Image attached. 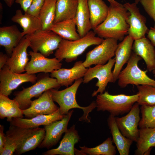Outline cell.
Wrapping results in <instances>:
<instances>
[{
    "label": "cell",
    "instance_id": "6da1fadb",
    "mask_svg": "<svg viewBox=\"0 0 155 155\" xmlns=\"http://www.w3.org/2000/svg\"><path fill=\"white\" fill-rule=\"evenodd\" d=\"M105 20L94 30L98 36L122 41L128 34L129 26L127 22L130 13L123 5L110 4Z\"/></svg>",
    "mask_w": 155,
    "mask_h": 155
},
{
    "label": "cell",
    "instance_id": "7a4b0ae2",
    "mask_svg": "<svg viewBox=\"0 0 155 155\" xmlns=\"http://www.w3.org/2000/svg\"><path fill=\"white\" fill-rule=\"evenodd\" d=\"M83 82L82 78L76 80L71 86L62 90L53 88L50 89L51 94L54 102L57 103L59 106L61 114L65 115L70 110L73 108H79L83 110V115L79 119L80 121H85L90 123L89 113L96 107L95 101L92 102L86 107H82L78 104L76 99V95L78 89Z\"/></svg>",
    "mask_w": 155,
    "mask_h": 155
},
{
    "label": "cell",
    "instance_id": "3957f363",
    "mask_svg": "<svg viewBox=\"0 0 155 155\" xmlns=\"http://www.w3.org/2000/svg\"><path fill=\"white\" fill-rule=\"evenodd\" d=\"M96 34L90 31L84 36L74 40L62 39L56 50L55 56L60 61L65 59L69 63L75 60L89 47L100 44L104 39L96 36Z\"/></svg>",
    "mask_w": 155,
    "mask_h": 155
},
{
    "label": "cell",
    "instance_id": "277c9868",
    "mask_svg": "<svg viewBox=\"0 0 155 155\" xmlns=\"http://www.w3.org/2000/svg\"><path fill=\"white\" fill-rule=\"evenodd\" d=\"M138 97V93L131 95H113L105 91L97 95L95 101L97 111H107L115 117L122 115L129 111Z\"/></svg>",
    "mask_w": 155,
    "mask_h": 155
},
{
    "label": "cell",
    "instance_id": "5b68a950",
    "mask_svg": "<svg viewBox=\"0 0 155 155\" xmlns=\"http://www.w3.org/2000/svg\"><path fill=\"white\" fill-rule=\"evenodd\" d=\"M142 59L135 53H132L126 66L119 75L118 84L120 88H125L129 84L137 86L148 85L155 87V80L147 74L148 70H142L138 67V63Z\"/></svg>",
    "mask_w": 155,
    "mask_h": 155
},
{
    "label": "cell",
    "instance_id": "8992f818",
    "mask_svg": "<svg viewBox=\"0 0 155 155\" xmlns=\"http://www.w3.org/2000/svg\"><path fill=\"white\" fill-rule=\"evenodd\" d=\"M61 86L56 79L46 76L32 86L15 92L13 99L18 103L21 109H26L30 106L32 98L40 96L42 93L51 89H57Z\"/></svg>",
    "mask_w": 155,
    "mask_h": 155
},
{
    "label": "cell",
    "instance_id": "52a82bcc",
    "mask_svg": "<svg viewBox=\"0 0 155 155\" xmlns=\"http://www.w3.org/2000/svg\"><path fill=\"white\" fill-rule=\"evenodd\" d=\"M30 42V47L33 51L39 52L47 57L57 49L62 38L51 30H38L34 33L25 36Z\"/></svg>",
    "mask_w": 155,
    "mask_h": 155
},
{
    "label": "cell",
    "instance_id": "ba28073f",
    "mask_svg": "<svg viewBox=\"0 0 155 155\" xmlns=\"http://www.w3.org/2000/svg\"><path fill=\"white\" fill-rule=\"evenodd\" d=\"M115 63L114 58L111 59L104 65H97L88 69L83 77V82L87 84L94 78L98 80L95 85L98 88L93 92L92 97L97 96L98 93H104L108 83H114L112 70Z\"/></svg>",
    "mask_w": 155,
    "mask_h": 155
},
{
    "label": "cell",
    "instance_id": "9c48e42d",
    "mask_svg": "<svg viewBox=\"0 0 155 155\" xmlns=\"http://www.w3.org/2000/svg\"><path fill=\"white\" fill-rule=\"evenodd\" d=\"M117 40L107 38L92 50L88 52L83 64L86 68L92 65H104L115 56L117 46Z\"/></svg>",
    "mask_w": 155,
    "mask_h": 155
},
{
    "label": "cell",
    "instance_id": "30bf717a",
    "mask_svg": "<svg viewBox=\"0 0 155 155\" xmlns=\"http://www.w3.org/2000/svg\"><path fill=\"white\" fill-rule=\"evenodd\" d=\"M35 74L18 73L12 72L5 65L0 70V94L8 96L12 91L23 83L36 82Z\"/></svg>",
    "mask_w": 155,
    "mask_h": 155
},
{
    "label": "cell",
    "instance_id": "8fae6325",
    "mask_svg": "<svg viewBox=\"0 0 155 155\" xmlns=\"http://www.w3.org/2000/svg\"><path fill=\"white\" fill-rule=\"evenodd\" d=\"M139 105L135 103L126 115L115 117L117 125L122 134L133 142H137L139 135L138 128L141 119Z\"/></svg>",
    "mask_w": 155,
    "mask_h": 155
},
{
    "label": "cell",
    "instance_id": "7c38bea8",
    "mask_svg": "<svg viewBox=\"0 0 155 155\" xmlns=\"http://www.w3.org/2000/svg\"><path fill=\"white\" fill-rule=\"evenodd\" d=\"M137 4L128 2L123 5L130 13L127 20L129 26L128 34L134 40L145 37L149 30L146 25V18L140 13Z\"/></svg>",
    "mask_w": 155,
    "mask_h": 155
},
{
    "label": "cell",
    "instance_id": "4fadbf2b",
    "mask_svg": "<svg viewBox=\"0 0 155 155\" xmlns=\"http://www.w3.org/2000/svg\"><path fill=\"white\" fill-rule=\"evenodd\" d=\"M73 111V110L69 111L62 119L44 126L45 135L38 147L39 148L49 149L57 144L62 134L67 130L68 123Z\"/></svg>",
    "mask_w": 155,
    "mask_h": 155
},
{
    "label": "cell",
    "instance_id": "5bb4252c",
    "mask_svg": "<svg viewBox=\"0 0 155 155\" xmlns=\"http://www.w3.org/2000/svg\"><path fill=\"white\" fill-rule=\"evenodd\" d=\"M31 59L25 68L26 72L35 74L40 72L52 73L61 68L62 63L56 57L48 58L39 52L30 51Z\"/></svg>",
    "mask_w": 155,
    "mask_h": 155
},
{
    "label": "cell",
    "instance_id": "9a60e30c",
    "mask_svg": "<svg viewBox=\"0 0 155 155\" xmlns=\"http://www.w3.org/2000/svg\"><path fill=\"white\" fill-rule=\"evenodd\" d=\"M59 108L54 103L49 90L43 93L38 99L32 101L29 108L22 111L23 115L30 119L39 115L51 114Z\"/></svg>",
    "mask_w": 155,
    "mask_h": 155
},
{
    "label": "cell",
    "instance_id": "2e32d148",
    "mask_svg": "<svg viewBox=\"0 0 155 155\" xmlns=\"http://www.w3.org/2000/svg\"><path fill=\"white\" fill-rule=\"evenodd\" d=\"M30 45L29 39L24 36L14 48L6 64L11 71L18 73L26 71L25 68L29 60L27 50Z\"/></svg>",
    "mask_w": 155,
    "mask_h": 155
},
{
    "label": "cell",
    "instance_id": "e0dca14e",
    "mask_svg": "<svg viewBox=\"0 0 155 155\" xmlns=\"http://www.w3.org/2000/svg\"><path fill=\"white\" fill-rule=\"evenodd\" d=\"M36 128H24L10 124L8 130L6 132L4 148L0 155H13L17 148Z\"/></svg>",
    "mask_w": 155,
    "mask_h": 155
},
{
    "label": "cell",
    "instance_id": "ac0fdd59",
    "mask_svg": "<svg viewBox=\"0 0 155 155\" xmlns=\"http://www.w3.org/2000/svg\"><path fill=\"white\" fill-rule=\"evenodd\" d=\"M83 61H80L74 63L70 69L60 68L53 71L51 77L56 79L61 86L68 87L76 80L83 77L88 68L85 67Z\"/></svg>",
    "mask_w": 155,
    "mask_h": 155
},
{
    "label": "cell",
    "instance_id": "d6986e66",
    "mask_svg": "<svg viewBox=\"0 0 155 155\" xmlns=\"http://www.w3.org/2000/svg\"><path fill=\"white\" fill-rule=\"evenodd\" d=\"M80 138L75 125L68 129L57 148L49 150L42 153L44 155H74L75 145L80 140Z\"/></svg>",
    "mask_w": 155,
    "mask_h": 155
},
{
    "label": "cell",
    "instance_id": "ffe728a7",
    "mask_svg": "<svg viewBox=\"0 0 155 155\" xmlns=\"http://www.w3.org/2000/svg\"><path fill=\"white\" fill-rule=\"evenodd\" d=\"M134 40L128 35L118 44L115 52L114 67L112 71L114 83L118 80L123 66L127 63L131 56Z\"/></svg>",
    "mask_w": 155,
    "mask_h": 155
},
{
    "label": "cell",
    "instance_id": "44dd1931",
    "mask_svg": "<svg viewBox=\"0 0 155 155\" xmlns=\"http://www.w3.org/2000/svg\"><path fill=\"white\" fill-rule=\"evenodd\" d=\"M65 115L61 114L59 108L56 111L50 114L39 115L28 119L13 118L10 124L24 128H35L61 120Z\"/></svg>",
    "mask_w": 155,
    "mask_h": 155
},
{
    "label": "cell",
    "instance_id": "7402d4cb",
    "mask_svg": "<svg viewBox=\"0 0 155 155\" xmlns=\"http://www.w3.org/2000/svg\"><path fill=\"white\" fill-rule=\"evenodd\" d=\"M150 40L147 38L134 40L132 50L145 61L147 70L150 72L155 69V49Z\"/></svg>",
    "mask_w": 155,
    "mask_h": 155
},
{
    "label": "cell",
    "instance_id": "603a6c76",
    "mask_svg": "<svg viewBox=\"0 0 155 155\" xmlns=\"http://www.w3.org/2000/svg\"><path fill=\"white\" fill-rule=\"evenodd\" d=\"M24 37L16 25L0 28V45L4 48L8 55H11L14 48Z\"/></svg>",
    "mask_w": 155,
    "mask_h": 155
},
{
    "label": "cell",
    "instance_id": "cb8c5ba5",
    "mask_svg": "<svg viewBox=\"0 0 155 155\" xmlns=\"http://www.w3.org/2000/svg\"><path fill=\"white\" fill-rule=\"evenodd\" d=\"M108 125L112 136V141L115 145L120 155H128L133 141L124 136L119 129L115 117L110 115L107 119Z\"/></svg>",
    "mask_w": 155,
    "mask_h": 155
},
{
    "label": "cell",
    "instance_id": "d4e9b609",
    "mask_svg": "<svg viewBox=\"0 0 155 155\" xmlns=\"http://www.w3.org/2000/svg\"><path fill=\"white\" fill-rule=\"evenodd\" d=\"M11 20L13 22L18 24L22 28V33L24 36L41 29V22L39 17L33 16L26 12L23 14L20 9L16 10Z\"/></svg>",
    "mask_w": 155,
    "mask_h": 155
},
{
    "label": "cell",
    "instance_id": "484cf974",
    "mask_svg": "<svg viewBox=\"0 0 155 155\" xmlns=\"http://www.w3.org/2000/svg\"><path fill=\"white\" fill-rule=\"evenodd\" d=\"M77 31L81 38L92 29L88 0H78V7L74 18Z\"/></svg>",
    "mask_w": 155,
    "mask_h": 155
},
{
    "label": "cell",
    "instance_id": "4316f807",
    "mask_svg": "<svg viewBox=\"0 0 155 155\" xmlns=\"http://www.w3.org/2000/svg\"><path fill=\"white\" fill-rule=\"evenodd\" d=\"M135 155L150 154L152 148L155 147V128H144L139 129Z\"/></svg>",
    "mask_w": 155,
    "mask_h": 155
},
{
    "label": "cell",
    "instance_id": "83f0119b",
    "mask_svg": "<svg viewBox=\"0 0 155 155\" xmlns=\"http://www.w3.org/2000/svg\"><path fill=\"white\" fill-rule=\"evenodd\" d=\"M78 0H57L54 24L74 18Z\"/></svg>",
    "mask_w": 155,
    "mask_h": 155
},
{
    "label": "cell",
    "instance_id": "f1b7e54d",
    "mask_svg": "<svg viewBox=\"0 0 155 155\" xmlns=\"http://www.w3.org/2000/svg\"><path fill=\"white\" fill-rule=\"evenodd\" d=\"M22 111L18 103L8 96L0 94V118H7V121L10 122L13 118H23Z\"/></svg>",
    "mask_w": 155,
    "mask_h": 155
},
{
    "label": "cell",
    "instance_id": "f546056e",
    "mask_svg": "<svg viewBox=\"0 0 155 155\" xmlns=\"http://www.w3.org/2000/svg\"><path fill=\"white\" fill-rule=\"evenodd\" d=\"M92 28L94 30L106 18L108 8L102 0H88Z\"/></svg>",
    "mask_w": 155,
    "mask_h": 155
},
{
    "label": "cell",
    "instance_id": "4dcf8cb0",
    "mask_svg": "<svg viewBox=\"0 0 155 155\" xmlns=\"http://www.w3.org/2000/svg\"><path fill=\"white\" fill-rule=\"evenodd\" d=\"M76 26L74 18L54 24L50 30L59 35L62 39L74 40L81 38L77 32Z\"/></svg>",
    "mask_w": 155,
    "mask_h": 155
},
{
    "label": "cell",
    "instance_id": "1f68e13d",
    "mask_svg": "<svg viewBox=\"0 0 155 155\" xmlns=\"http://www.w3.org/2000/svg\"><path fill=\"white\" fill-rule=\"evenodd\" d=\"M112 138L109 137L99 145L92 148L80 146V150L75 148V154L82 155H115L116 147L113 144Z\"/></svg>",
    "mask_w": 155,
    "mask_h": 155
},
{
    "label": "cell",
    "instance_id": "d6a6232c",
    "mask_svg": "<svg viewBox=\"0 0 155 155\" xmlns=\"http://www.w3.org/2000/svg\"><path fill=\"white\" fill-rule=\"evenodd\" d=\"M45 135L44 128H36L30 135L16 149L15 152L20 155L38 147Z\"/></svg>",
    "mask_w": 155,
    "mask_h": 155
},
{
    "label": "cell",
    "instance_id": "836d02e7",
    "mask_svg": "<svg viewBox=\"0 0 155 155\" xmlns=\"http://www.w3.org/2000/svg\"><path fill=\"white\" fill-rule=\"evenodd\" d=\"M56 1L57 0H45L44 3L39 16L42 30H50L53 24Z\"/></svg>",
    "mask_w": 155,
    "mask_h": 155
},
{
    "label": "cell",
    "instance_id": "e575fe53",
    "mask_svg": "<svg viewBox=\"0 0 155 155\" xmlns=\"http://www.w3.org/2000/svg\"><path fill=\"white\" fill-rule=\"evenodd\" d=\"M139 94L137 103L140 105H155V87L148 85L137 86Z\"/></svg>",
    "mask_w": 155,
    "mask_h": 155
},
{
    "label": "cell",
    "instance_id": "d590c367",
    "mask_svg": "<svg viewBox=\"0 0 155 155\" xmlns=\"http://www.w3.org/2000/svg\"><path fill=\"white\" fill-rule=\"evenodd\" d=\"M140 109L142 117L139 128H155V105H141Z\"/></svg>",
    "mask_w": 155,
    "mask_h": 155
},
{
    "label": "cell",
    "instance_id": "8d00e7d4",
    "mask_svg": "<svg viewBox=\"0 0 155 155\" xmlns=\"http://www.w3.org/2000/svg\"><path fill=\"white\" fill-rule=\"evenodd\" d=\"M145 11L154 20L155 28V0H140Z\"/></svg>",
    "mask_w": 155,
    "mask_h": 155
},
{
    "label": "cell",
    "instance_id": "74e56055",
    "mask_svg": "<svg viewBox=\"0 0 155 155\" xmlns=\"http://www.w3.org/2000/svg\"><path fill=\"white\" fill-rule=\"evenodd\" d=\"M45 0H33L28 9L25 12L39 17L40 11Z\"/></svg>",
    "mask_w": 155,
    "mask_h": 155
},
{
    "label": "cell",
    "instance_id": "f35d334b",
    "mask_svg": "<svg viewBox=\"0 0 155 155\" xmlns=\"http://www.w3.org/2000/svg\"><path fill=\"white\" fill-rule=\"evenodd\" d=\"M33 0H15L16 3L19 4L24 12H26L31 5Z\"/></svg>",
    "mask_w": 155,
    "mask_h": 155
},
{
    "label": "cell",
    "instance_id": "ab89813d",
    "mask_svg": "<svg viewBox=\"0 0 155 155\" xmlns=\"http://www.w3.org/2000/svg\"><path fill=\"white\" fill-rule=\"evenodd\" d=\"M4 127L0 125V154L3 151L6 141L5 135L4 133Z\"/></svg>",
    "mask_w": 155,
    "mask_h": 155
},
{
    "label": "cell",
    "instance_id": "60d3db41",
    "mask_svg": "<svg viewBox=\"0 0 155 155\" xmlns=\"http://www.w3.org/2000/svg\"><path fill=\"white\" fill-rule=\"evenodd\" d=\"M147 37L152 45L155 46V28L150 27L148 33Z\"/></svg>",
    "mask_w": 155,
    "mask_h": 155
},
{
    "label": "cell",
    "instance_id": "b9f144b4",
    "mask_svg": "<svg viewBox=\"0 0 155 155\" xmlns=\"http://www.w3.org/2000/svg\"><path fill=\"white\" fill-rule=\"evenodd\" d=\"M8 55L3 54L1 52L0 53V70L6 64L8 58Z\"/></svg>",
    "mask_w": 155,
    "mask_h": 155
},
{
    "label": "cell",
    "instance_id": "7bdbcfd3",
    "mask_svg": "<svg viewBox=\"0 0 155 155\" xmlns=\"http://www.w3.org/2000/svg\"><path fill=\"white\" fill-rule=\"evenodd\" d=\"M7 5L11 7L13 4L15 0H3Z\"/></svg>",
    "mask_w": 155,
    "mask_h": 155
},
{
    "label": "cell",
    "instance_id": "ee69618b",
    "mask_svg": "<svg viewBox=\"0 0 155 155\" xmlns=\"http://www.w3.org/2000/svg\"><path fill=\"white\" fill-rule=\"evenodd\" d=\"M110 3V4H113L117 5H120L122 4L115 0H107Z\"/></svg>",
    "mask_w": 155,
    "mask_h": 155
},
{
    "label": "cell",
    "instance_id": "f6af8a7d",
    "mask_svg": "<svg viewBox=\"0 0 155 155\" xmlns=\"http://www.w3.org/2000/svg\"><path fill=\"white\" fill-rule=\"evenodd\" d=\"M152 73L154 76L155 78V69L152 71Z\"/></svg>",
    "mask_w": 155,
    "mask_h": 155
},
{
    "label": "cell",
    "instance_id": "bcb514c9",
    "mask_svg": "<svg viewBox=\"0 0 155 155\" xmlns=\"http://www.w3.org/2000/svg\"><path fill=\"white\" fill-rule=\"evenodd\" d=\"M140 0H135V3L137 4L140 2Z\"/></svg>",
    "mask_w": 155,
    "mask_h": 155
}]
</instances>
